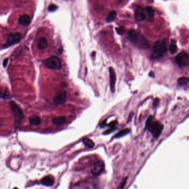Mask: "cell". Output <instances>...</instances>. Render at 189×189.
<instances>
[{
	"label": "cell",
	"mask_w": 189,
	"mask_h": 189,
	"mask_svg": "<svg viewBox=\"0 0 189 189\" xmlns=\"http://www.w3.org/2000/svg\"><path fill=\"white\" fill-rule=\"evenodd\" d=\"M129 40L140 49L147 50L150 48V43L141 33L135 29H131L128 33Z\"/></svg>",
	"instance_id": "1"
},
{
	"label": "cell",
	"mask_w": 189,
	"mask_h": 189,
	"mask_svg": "<svg viewBox=\"0 0 189 189\" xmlns=\"http://www.w3.org/2000/svg\"><path fill=\"white\" fill-rule=\"evenodd\" d=\"M167 51V46L166 40H158L154 45L151 58L152 60L162 58L165 55Z\"/></svg>",
	"instance_id": "2"
},
{
	"label": "cell",
	"mask_w": 189,
	"mask_h": 189,
	"mask_svg": "<svg viewBox=\"0 0 189 189\" xmlns=\"http://www.w3.org/2000/svg\"><path fill=\"white\" fill-rule=\"evenodd\" d=\"M145 129L148 130L154 138H157L162 133L163 129V125L159 122L154 121V117L152 116H150L147 121Z\"/></svg>",
	"instance_id": "3"
},
{
	"label": "cell",
	"mask_w": 189,
	"mask_h": 189,
	"mask_svg": "<svg viewBox=\"0 0 189 189\" xmlns=\"http://www.w3.org/2000/svg\"><path fill=\"white\" fill-rule=\"evenodd\" d=\"M9 106L13 113L16 124H20L24 118V115L22 109L15 101H11L9 103Z\"/></svg>",
	"instance_id": "4"
},
{
	"label": "cell",
	"mask_w": 189,
	"mask_h": 189,
	"mask_svg": "<svg viewBox=\"0 0 189 189\" xmlns=\"http://www.w3.org/2000/svg\"><path fill=\"white\" fill-rule=\"evenodd\" d=\"M47 68L53 70H59L62 68V62L57 56H51L43 61Z\"/></svg>",
	"instance_id": "5"
},
{
	"label": "cell",
	"mask_w": 189,
	"mask_h": 189,
	"mask_svg": "<svg viewBox=\"0 0 189 189\" xmlns=\"http://www.w3.org/2000/svg\"><path fill=\"white\" fill-rule=\"evenodd\" d=\"M176 62L180 68L188 67L189 65V56L184 51L179 53L175 57Z\"/></svg>",
	"instance_id": "6"
},
{
	"label": "cell",
	"mask_w": 189,
	"mask_h": 189,
	"mask_svg": "<svg viewBox=\"0 0 189 189\" xmlns=\"http://www.w3.org/2000/svg\"><path fill=\"white\" fill-rule=\"evenodd\" d=\"M22 37L21 33L19 32L11 33H9L7 37V42L4 45L3 47L4 48H7L11 46L14 45L18 43L20 41Z\"/></svg>",
	"instance_id": "7"
},
{
	"label": "cell",
	"mask_w": 189,
	"mask_h": 189,
	"mask_svg": "<svg viewBox=\"0 0 189 189\" xmlns=\"http://www.w3.org/2000/svg\"><path fill=\"white\" fill-rule=\"evenodd\" d=\"M104 169V164L101 161H98L93 164L92 166L91 173L93 175L98 176L101 174Z\"/></svg>",
	"instance_id": "8"
},
{
	"label": "cell",
	"mask_w": 189,
	"mask_h": 189,
	"mask_svg": "<svg viewBox=\"0 0 189 189\" xmlns=\"http://www.w3.org/2000/svg\"><path fill=\"white\" fill-rule=\"evenodd\" d=\"M67 100V92L63 91L58 93L53 99V103L55 105H61L64 104Z\"/></svg>",
	"instance_id": "9"
},
{
	"label": "cell",
	"mask_w": 189,
	"mask_h": 189,
	"mask_svg": "<svg viewBox=\"0 0 189 189\" xmlns=\"http://www.w3.org/2000/svg\"><path fill=\"white\" fill-rule=\"evenodd\" d=\"M135 18L137 21L142 22L146 19V14L145 10L141 6H138L135 12Z\"/></svg>",
	"instance_id": "10"
},
{
	"label": "cell",
	"mask_w": 189,
	"mask_h": 189,
	"mask_svg": "<svg viewBox=\"0 0 189 189\" xmlns=\"http://www.w3.org/2000/svg\"><path fill=\"white\" fill-rule=\"evenodd\" d=\"M109 79H110V88L111 92L114 93L115 91V82H116V75L115 71L112 67L109 68Z\"/></svg>",
	"instance_id": "11"
},
{
	"label": "cell",
	"mask_w": 189,
	"mask_h": 189,
	"mask_svg": "<svg viewBox=\"0 0 189 189\" xmlns=\"http://www.w3.org/2000/svg\"><path fill=\"white\" fill-rule=\"evenodd\" d=\"M18 22L19 25L23 27H26L31 22V18L27 14H24L19 17Z\"/></svg>",
	"instance_id": "12"
},
{
	"label": "cell",
	"mask_w": 189,
	"mask_h": 189,
	"mask_svg": "<svg viewBox=\"0 0 189 189\" xmlns=\"http://www.w3.org/2000/svg\"><path fill=\"white\" fill-rule=\"evenodd\" d=\"M41 184L46 186H52L54 184L55 180L51 176H47L42 179Z\"/></svg>",
	"instance_id": "13"
},
{
	"label": "cell",
	"mask_w": 189,
	"mask_h": 189,
	"mask_svg": "<svg viewBox=\"0 0 189 189\" xmlns=\"http://www.w3.org/2000/svg\"><path fill=\"white\" fill-rule=\"evenodd\" d=\"M37 48L39 50H45L48 47V41L45 37H41L38 40L37 43Z\"/></svg>",
	"instance_id": "14"
},
{
	"label": "cell",
	"mask_w": 189,
	"mask_h": 189,
	"mask_svg": "<svg viewBox=\"0 0 189 189\" xmlns=\"http://www.w3.org/2000/svg\"><path fill=\"white\" fill-rule=\"evenodd\" d=\"M0 98L4 100H9L10 98L9 89L6 87H2L0 90Z\"/></svg>",
	"instance_id": "15"
},
{
	"label": "cell",
	"mask_w": 189,
	"mask_h": 189,
	"mask_svg": "<svg viewBox=\"0 0 189 189\" xmlns=\"http://www.w3.org/2000/svg\"><path fill=\"white\" fill-rule=\"evenodd\" d=\"M66 122V118L64 116H60L59 117L55 118L52 120L53 124L55 126H60L65 124Z\"/></svg>",
	"instance_id": "16"
},
{
	"label": "cell",
	"mask_w": 189,
	"mask_h": 189,
	"mask_svg": "<svg viewBox=\"0 0 189 189\" xmlns=\"http://www.w3.org/2000/svg\"><path fill=\"white\" fill-rule=\"evenodd\" d=\"M145 11H146L147 14L148 18H149V20L150 22H152L154 19V17H155L154 10L152 9V7L147 6L145 8Z\"/></svg>",
	"instance_id": "17"
},
{
	"label": "cell",
	"mask_w": 189,
	"mask_h": 189,
	"mask_svg": "<svg viewBox=\"0 0 189 189\" xmlns=\"http://www.w3.org/2000/svg\"><path fill=\"white\" fill-rule=\"evenodd\" d=\"M41 119L39 116L36 115H33L31 116L29 119V124L33 126H38L41 124Z\"/></svg>",
	"instance_id": "18"
},
{
	"label": "cell",
	"mask_w": 189,
	"mask_h": 189,
	"mask_svg": "<svg viewBox=\"0 0 189 189\" xmlns=\"http://www.w3.org/2000/svg\"><path fill=\"white\" fill-rule=\"evenodd\" d=\"M178 51V47L176 45V43L174 40H171V45L170 46V52L172 55L176 53Z\"/></svg>",
	"instance_id": "19"
},
{
	"label": "cell",
	"mask_w": 189,
	"mask_h": 189,
	"mask_svg": "<svg viewBox=\"0 0 189 189\" xmlns=\"http://www.w3.org/2000/svg\"><path fill=\"white\" fill-rule=\"evenodd\" d=\"M116 16V13L115 11H112L109 14L107 19H106V22L108 23H111L113 21L115 20V18Z\"/></svg>",
	"instance_id": "20"
},
{
	"label": "cell",
	"mask_w": 189,
	"mask_h": 189,
	"mask_svg": "<svg viewBox=\"0 0 189 189\" xmlns=\"http://www.w3.org/2000/svg\"><path fill=\"white\" fill-rule=\"evenodd\" d=\"M83 143L86 147H87L88 148H93L94 147V143L93 142V141L91 139L89 138H85L83 140Z\"/></svg>",
	"instance_id": "21"
},
{
	"label": "cell",
	"mask_w": 189,
	"mask_h": 189,
	"mask_svg": "<svg viewBox=\"0 0 189 189\" xmlns=\"http://www.w3.org/2000/svg\"><path fill=\"white\" fill-rule=\"evenodd\" d=\"M130 132V130L129 129H125L124 130H121L120 132H119L118 133H117L115 135L114 138H121L122 137H124L125 135L129 134Z\"/></svg>",
	"instance_id": "22"
},
{
	"label": "cell",
	"mask_w": 189,
	"mask_h": 189,
	"mask_svg": "<svg viewBox=\"0 0 189 189\" xmlns=\"http://www.w3.org/2000/svg\"><path fill=\"white\" fill-rule=\"evenodd\" d=\"M189 79L187 77H181L178 79V84L179 86L183 87L189 83Z\"/></svg>",
	"instance_id": "23"
},
{
	"label": "cell",
	"mask_w": 189,
	"mask_h": 189,
	"mask_svg": "<svg viewBox=\"0 0 189 189\" xmlns=\"http://www.w3.org/2000/svg\"><path fill=\"white\" fill-rule=\"evenodd\" d=\"M48 11L50 12H54L58 9V6L55 4H51L48 6Z\"/></svg>",
	"instance_id": "24"
},
{
	"label": "cell",
	"mask_w": 189,
	"mask_h": 189,
	"mask_svg": "<svg viewBox=\"0 0 189 189\" xmlns=\"http://www.w3.org/2000/svg\"><path fill=\"white\" fill-rule=\"evenodd\" d=\"M116 32L119 35H123L125 32V28L124 27H120L116 29Z\"/></svg>",
	"instance_id": "25"
},
{
	"label": "cell",
	"mask_w": 189,
	"mask_h": 189,
	"mask_svg": "<svg viewBox=\"0 0 189 189\" xmlns=\"http://www.w3.org/2000/svg\"><path fill=\"white\" fill-rule=\"evenodd\" d=\"M116 129V127H112V128H111L110 129L107 130L105 133H104V134H103L107 135V134H111V133H112L113 131H114Z\"/></svg>",
	"instance_id": "26"
},
{
	"label": "cell",
	"mask_w": 189,
	"mask_h": 189,
	"mask_svg": "<svg viewBox=\"0 0 189 189\" xmlns=\"http://www.w3.org/2000/svg\"><path fill=\"white\" fill-rule=\"evenodd\" d=\"M159 101H160V100L158 98H155L154 101V103H153V107H157L158 106V104H159Z\"/></svg>",
	"instance_id": "27"
},
{
	"label": "cell",
	"mask_w": 189,
	"mask_h": 189,
	"mask_svg": "<svg viewBox=\"0 0 189 189\" xmlns=\"http://www.w3.org/2000/svg\"><path fill=\"white\" fill-rule=\"evenodd\" d=\"M126 179H125L123 181V182H122V183H121L120 187H119V189H123L125 185V184H126Z\"/></svg>",
	"instance_id": "28"
},
{
	"label": "cell",
	"mask_w": 189,
	"mask_h": 189,
	"mask_svg": "<svg viewBox=\"0 0 189 189\" xmlns=\"http://www.w3.org/2000/svg\"><path fill=\"white\" fill-rule=\"evenodd\" d=\"M9 62V59L8 58H5L4 60H3V66L4 67H6L7 66V65Z\"/></svg>",
	"instance_id": "29"
},
{
	"label": "cell",
	"mask_w": 189,
	"mask_h": 189,
	"mask_svg": "<svg viewBox=\"0 0 189 189\" xmlns=\"http://www.w3.org/2000/svg\"><path fill=\"white\" fill-rule=\"evenodd\" d=\"M106 126H107L106 120H104V121L102 122L101 125V128H105Z\"/></svg>",
	"instance_id": "30"
},
{
	"label": "cell",
	"mask_w": 189,
	"mask_h": 189,
	"mask_svg": "<svg viewBox=\"0 0 189 189\" xmlns=\"http://www.w3.org/2000/svg\"><path fill=\"white\" fill-rule=\"evenodd\" d=\"M150 77H154V74L152 73V72H150V74H149Z\"/></svg>",
	"instance_id": "31"
},
{
	"label": "cell",
	"mask_w": 189,
	"mask_h": 189,
	"mask_svg": "<svg viewBox=\"0 0 189 189\" xmlns=\"http://www.w3.org/2000/svg\"><path fill=\"white\" fill-rule=\"evenodd\" d=\"M14 189H19L17 188H14Z\"/></svg>",
	"instance_id": "32"
}]
</instances>
